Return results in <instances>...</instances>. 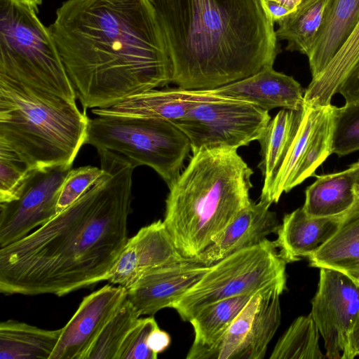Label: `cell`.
<instances>
[{"label":"cell","instance_id":"6da1fadb","mask_svg":"<svg viewBox=\"0 0 359 359\" xmlns=\"http://www.w3.org/2000/svg\"><path fill=\"white\" fill-rule=\"evenodd\" d=\"M105 173L68 208L0 248V292L63 296L107 280L128 238L132 176L124 156L97 150Z\"/></svg>","mask_w":359,"mask_h":359},{"label":"cell","instance_id":"7a4b0ae2","mask_svg":"<svg viewBox=\"0 0 359 359\" xmlns=\"http://www.w3.org/2000/svg\"><path fill=\"white\" fill-rule=\"evenodd\" d=\"M48 28L84 110L171 83L154 0H67Z\"/></svg>","mask_w":359,"mask_h":359},{"label":"cell","instance_id":"3957f363","mask_svg":"<svg viewBox=\"0 0 359 359\" xmlns=\"http://www.w3.org/2000/svg\"><path fill=\"white\" fill-rule=\"evenodd\" d=\"M171 83L215 89L273 66L280 52L262 0H154Z\"/></svg>","mask_w":359,"mask_h":359},{"label":"cell","instance_id":"277c9868","mask_svg":"<svg viewBox=\"0 0 359 359\" xmlns=\"http://www.w3.org/2000/svg\"><path fill=\"white\" fill-rule=\"evenodd\" d=\"M252 170L237 149L203 148L169 187L163 223L178 251L193 259L252 202Z\"/></svg>","mask_w":359,"mask_h":359},{"label":"cell","instance_id":"5b68a950","mask_svg":"<svg viewBox=\"0 0 359 359\" xmlns=\"http://www.w3.org/2000/svg\"><path fill=\"white\" fill-rule=\"evenodd\" d=\"M88 121L76 103L0 75V146L29 169L72 165Z\"/></svg>","mask_w":359,"mask_h":359},{"label":"cell","instance_id":"8992f818","mask_svg":"<svg viewBox=\"0 0 359 359\" xmlns=\"http://www.w3.org/2000/svg\"><path fill=\"white\" fill-rule=\"evenodd\" d=\"M36 14L18 0H0V75L76 103L52 34Z\"/></svg>","mask_w":359,"mask_h":359},{"label":"cell","instance_id":"52a82bcc","mask_svg":"<svg viewBox=\"0 0 359 359\" xmlns=\"http://www.w3.org/2000/svg\"><path fill=\"white\" fill-rule=\"evenodd\" d=\"M86 144L120 154L135 167L153 168L168 187L191 151L188 137L172 121L130 116L89 118Z\"/></svg>","mask_w":359,"mask_h":359},{"label":"cell","instance_id":"ba28073f","mask_svg":"<svg viewBox=\"0 0 359 359\" xmlns=\"http://www.w3.org/2000/svg\"><path fill=\"white\" fill-rule=\"evenodd\" d=\"M286 264L275 242L266 238L210 265L201 279L170 308L189 322L199 310L212 303L286 283Z\"/></svg>","mask_w":359,"mask_h":359},{"label":"cell","instance_id":"9c48e42d","mask_svg":"<svg viewBox=\"0 0 359 359\" xmlns=\"http://www.w3.org/2000/svg\"><path fill=\"white\" fill-rule=\"evenodd\" d=\"M270 120L269 111L249 102L226 97L197 105L172 122L188 137L194 154L209 147L238 149L258 141Z\"/></svg>","mask_w":359,"mask_h":359},{"label":"cell","instance_id":"30bf717a","mask_svg":"<svg viewBox=\"0 0 359 359\" xmlns=\"http://www.w3.org/2000/svg\"><path fill=\"white\" fill-rule=\"evenodd\" d=\"M286 283L255 292L219 341L198 359H263L280 324V296Z\"/></svg>","mask_w":359,"mask_h":359},{"label":"cell","instance_id":"8fae6325","mask_svg":"<svg viewBox=\"0 0 359 359\" xmlns=\"http://www.w3.org/2000/svg\"><path fill=\"white\" fill-rule=\"evenodd\" d=\"M319 275L311 314L323 339L325 358L341 359L359 319V285L332 269L320 268Z\"/></svg>","mask_w":359,"mask_h":359},{"label":"cell","instance_id":"7c38bea8","mask_svg":"<svg viewBox=\"0 0 359 359\" xmlns=\"http://www.w3.org/2000/svg\"><path fill=\"white\" fill-rule=\"evenodd\" d=\"M72 167L34 170L20 198L0 203V248L22 239L57 215L60 191Z\"/></svg>","mask_w":359,"mask_h":359},{"label":"cell","instance_id":"4fadbf2b","mask_svg":"<svg viewBox=\"0 0 359 359\" xmlns=\"http://www.w3.org/2000/svg\"><path fill=\"white\" fill-rule=\"evenodd\" d=\"M127 297L124 287L106 285L86 296L61 328L49 359H86L96 338Z\"/></svg>","mask_w":359,"mask_h":359},{"label":"cell","instance_id":"5bb4252c","mask_svg":"<svg viewBox=\"0 0 359 359\" xmlns=\"http://www.w3.org/2000/svg\"><path fill=\"white\" fill-rule=\"evenodd\" d=\"M186 259L159 219L128 239L107 280L128 289L147 273Z\"/></svg>","mask_w":359,"mask_h":359},{"label":"cell","instance_id":"9a60e30c","mask_svg":"<svg viewBox=\"0 0 359 359\" xmlns=\"http://www.w3.org/2000/svg\"><path fill=\"white\" fill-rule=\"evenodd\" d=\"M209 268L189 259L161 266L126 289L127 299L140 316H153L164 308H170L201 279Z\"/></svg>","mask_w":359,"mask_h":359},{"label":"cell","instance_id":"2e32d148","mask_svg":"<svg viewBox=\"0 0 359 359\" xmlns=\"http://www.w3.org/2000/svg\"><path fill=\"white\" fill-rule=\"evenodd\" d=\"M271 203L260 199L243 209L197 257L189 259L210 266L224 257L257 244L276 233L280 226L276 214L269 210Z\"/></svg>","mask_w":359,"mask_h":359},{"label":"cell","instance_id":"e0dca14e","mask_svg":"<svg viewBox=\"0 0 359 359\" xmlns=\"http://www.w3.org/2000/svg\"><path fill=\"white\" fill-rule=\"evenodd\" d=\"M226 97L218 95L215 89H151L133 95L109 107L93 109L92 112L96 116H130L174 121L197 105Z\"/></svg>","mask_w":359,"mask_h":359},{"label":"cell","instance_id":"ac0fdd59","mask_svg":"<svg viewBox=\"0 0 359 359\" xmlns=\"http://www.w3.org/2000/svg\"><path fill=\"white\" fill-rule=\"evenodd\" d=\"M215 90L219 95L247 101L269 111L277 107L302 109L306 89L292 76L267 66L250 76Z\"/></svg>","mask_w":359,"mask_h":359},{"label":"cell","instance_id":"d6986e66","mask_svg":"<svg viewBox=\"0 0 359 359\" xmlns=\"http://www.w3.org/2000/svg\"><path fill=\"white\" fill-rule=\"evenodd\" d=\"M337 93L346 102L359 99V22L326 67L312 79L305 90L304 104L327 106Z\"/></svg>","mask_w":359,"mask_h":359},{"label":"cell","instance_id":"ffe728a7","mask_svg":"<svg viewBox=\"0 0 359 359\" xmlns=\"http://www.w3.org/2000/svg\"><path fill=\"white\" fill-rule=\"evenodd\" d=\"M332 235L307 258L311 266L340 271L359 285V194Z\"/></svg>","mask_w":359,"mask_h":359},{"label":"cell","instance_id":"44dd1931","mask_svg":"<svg viewBox=\"0 0 359 359\" xmlns=\"http://www.w3.org/2000/svg\"><path fill=\"white\" fill-rule=\"evenodd\" d=\"M341 215L312 217L302 207L286 214L274 241L281 258L287 264L307 257L332 235Z\"/></svg>","mask_w":359,"mask_h":359},{"label":"cell","instance_id":"7402d4cb","mask_svg":"<svg viewBox=\"0 0 359 359\" xmlns=\"http://www.w3.org/2000/svg\"><path fill=\"white\" fill-rule=\"evenodd\" d=\"M359 22V0H329L313 46L307 56L312 79L339 50Z\"/></svg>","mask_w":359,"mask_h":359},{"label":"cell","instance_id":"603a6c76","mask_svg":"<svg viewBox=\"0 0 359 359\" xmlns=\"http://www.w3.org/2000/svg\"><path fill=\"white\" fill-rule=\"evenodd\" d=\"M302 208L312 217L339 216L354 203L357 194L349 169L316 176V181L305 191Z\"/></svg>","mask_w":359,"mask_h":359},{"label":"cell","instance_id":"cb8c5ba5","mask_svg":"<svg viewBox=\"0 0 359 359\" xmlns=\"http://www.w3.org/2000/svg\"><path fill=\"white\" fill-rule=\"evenodd\" d=\"M254 294L224 299L199 310L189 321L194 339L187 359H198L215 346Z\"/></svg>","mask_w":359,"mask_h":359},{"label":"cell","instance_id":"d4e9b609","mask_svg":"<svg viewBox=\"0 0 359 359\" xmlns=\"http://www.w3.org/2000/svg\"><path fill=\"white\" fill-rule=\"evenodd\" d=\"M323 107H312L304 105L297 111L293 132L274 174L268 191L260 199L271 204L278 203L283 192L290 191L291 181L303 157L311 135L317 124Z\"/></svg>","mask_w":359,"mask_h":359},{"label":"cell","instance_id":"484cf974","mask_svg":"<svg viewBox=\"0 0 359 359\" xmlns=\"http://www.w3.org/2000/svg\"><path fill=\"white\" fill-rule=\"evenodd\" d=\"M61 329L44 330L13 320L0 323V359H49Z\"/></svg>","mask_w":359,"mask_h":359},{"label":"cell","instance_id":"4316f807","mask_svg":"<svg viewBox=\"0 0 359 359\" xmlns=\"http://www.w3.org/2000/svg\"><path fill=\"white\" fill-rule=\"evenodd\" d=\"M329 0H302L294 11L278 20V40L287 41L285 49L308 56L323 22Z\"/></svg>","mask_w":359,"mask_h":359},{"label":"cell","instance_id":"83f0119b","mask_svg":"<svg viewBox=\"0 0 359 359\" xmlns=\"http://www.w3.org/2000/svg\"><path fill=\"white\" fill-rule=\"evenodd\" d=\"M297 111L283 109L269 121L258 140L261 145L262 161L258 165L264 177L261 192L262 196L268 191L274 174L281 161L291 138Z\"/></svg>","mask_w":359,"mask_h":359},{"label":"cell","instance_id":"f1b7e54d","mask_svg":"<svg viewBox=\"0 0 359 359\" xmlns=\"http://www.w3.org/2000/svg\"><path fill=\"white\" fill-rule=\"evenodd\" d=\"M320 332L311 314L296 318L276 343L270 359L326 358L319 346Z\"/></svg>","mask_w":359,"mask_h":359},{"label":"cell","instance_id":"f546056e","mask_svg":"<svg viewBox=\"0 0 359 359\" xmlns=\"http://www.w3.org/2000/svg\"><path fill=\"white\" fill-rule=\"evenodd\" d=\"M334 106H324L311 135L303 157L291 181L290 190L313 175L319 165L332 154Z\"/></svg>","mask_w":359,"mask_h":359},{"label":"cell","instance_id":"4dcf8cb0","mask_svg":"<svg viewBox=\"0 0 359 359\" xmlns=\"http://www.w3.org/2000/svg\"><path fill=\"white\" fill-rule=\"evenodd\" d=\"M140 317L126 297L96 338L86 359H118L126 337Z\"/></svg>","mask_w":359,"mask_h":359},{"label":"cell","instance_id":"1f68e13d","mask_svg":"<svg viewBox=\"0 0 359 359\" xmlns=\"http://www.w3.org/2000/svg\"><path fill=\"white\" fill-rule=\"evenodd\" d=\"M359 150V99L334 106L332 154L339 156Z\"/></svg>","mask_w":359,"mask_h":359},{"label":"cell","instance_id":"d6a6232c","mask_svg":"<svg viewBox=\"0 0 359 359\" xmlns=\"http://www.w3.org/2000/svg\"><path fill=\"white\" fill-rule=\"evenodd\" d=\"M33 170L15 153L0 146V203L18 199Z\"/></svg>","mask_w":359,"mask_h":359},{"label":"cell","instance_id":"836d02e7","mask_svg":"<svg viewBox=\"0 0 359 359\" xmlns=\"http://www.w3.org/2000/svg\"><path fill=\"white\" fill-rule=\"evenodd\" d=\"M105 173L103 168L86 165L72 169L62 184L57 203L60 213L90 189Z\"/></svg>","mask_w":359,"mask_h":359},{"label":"cell","instance_id":"e575fe53","mask_svg":"<svg viewBox=\"0 0 359 359\" xmlns=\"http://www.w3.org/2000/svg\"><path fill=\"white\" fill-rule=\"evenodd\" d=\"M157 327L158 325L152 316L140 317L126 337L118 351V359H156L158 355L149 348L148 338Z\"/></svg>","mask_w":359,"mask_h":359},{"label":"cell","instance_id":"d590c367","mask_svg":"<svg viewBox=\"0 0 359 359\" xmlns=\"http://www.w3.org/2000/svg\"><path fill=\"white\" fill-rule=\"evenodd\" d=\"M170 342L171 339L168 333L161 330L159 327L155 328L148 338V346L156 355L167 349Z\"/></svg>","mask_w":359,"mask_h":359},{"label":"cell","instance_id":"8d00e7d4","mask_svg":"<svg viewBox=\"0 0 359 359\" xmlns=\"http://www.w3.org/2000/svg\"><path fill=\"white\" fill-rule=\"evenodd\" d=\"M359 355V319L349 334L341 359H353Z\"/></svg>","mask_w":359,"mask_h":359},{"label":"cell","instance_id":"74e56055","mask_svg":"<svg viewBox=\"0 0 359 359\" xmlns=\"http://www.w3.org/2000/svg\"><path fill=\"white\" fill-rule=\"evenodd\" d=\"M273 2L287 8L290 13L294 11L302 0H271Z\"/></svg>","mask_w":359,"mask_h":359},{"label":"cell","instance_id":"f35d334b","mask_svg":"<svg viewBox=\"0 0 359 359\" xmlns=\"http://www.w3.org/2000/svg\"><path fill=\"white\" fill-rule=\"evenodd\" d=\"M348 169L354 180L355 192L359 194V161L352 164Z\"/></svg>","mask_w":359,"mask_h":359},{"label":"cell","instance_id":"ab89813d","mask_svg":"<svg viewBox=\"0 0 359 359\" xmlns=\"http://www.w3.org/2000/svg\"><path fill=\"white\" fill-rule=\"evenodd\" d=\"M22 3L32 7L37 13L39 11L38 6L42 3V0H18Z\"/></svg>","mask_w":359,"mask_h":359}]
</instances>
